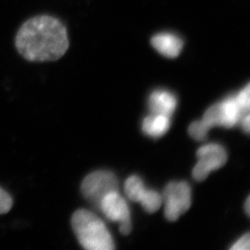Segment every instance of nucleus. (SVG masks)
<instances>
[{"label":"nucleus","instance_id":"10","mask_svg":"<svg viewBox=\"0 0 250 250\" xmlns=\"http://www.w3.org/2000/svg\"><path fill=\"white\" fill-rule=\"evenodd\" d=\"M171 121L169 117L161 114H151L144 118L142 130L150 137L160 138L169 129Z\"/></svg>","mask_w":250,"mask_h":250},{"label":"nucleus","instance_id":"2","mask_svg":"<svg viewBox=\"0 0 250 250\" xmlns=\"http://www.w3.org/2000/svg\"><path fill=\"white\" fill-rule=\"evenodd\" d=\"M71 226L81 246L87 250H112L114 242L105 224L97 215L85 209L76 210Z\"/></svg>","mask_w":250,"mask_h":250},{"label":"nucleus","instance_id":"18","mask_svg":"<svg viewBox=\"0 0 250 250\" xmlns=\"http://www.w3.org/2000/svg\"><path fill=\"white\" fill-rule=\"evenodd\" d=\"M245 209H246V212L247 213V214H248V215H250V197H249V198H247V200H246V205H245Z\"/></svg>","mask_w":250,"mask_h":250},{"label":"nucleus","instance_id":"8","mask_svg":"<svg viewBox=\"0 0 250 250\" xmlns=\"http://www.w3.org/2000/svg\"><path fill=\"white\" fill-rule=\"evenodd\" d=\"M177 106V97L167 90H155L149 97L148 107L151 114H161L171 118Z\"/></svg>","mask_w":250,"mask_h":250},{"label":"nucleus","instance_id":"11","mask_svg":"<svg viewBox=\"0 0 250 250\" xmlns=\"http://www.w3.org/2000/svg\"><path fill=\"white\" fill-rule=\"evenodd\" d=\"M124 190L130 200L139 203L143 196L145 194L146 188L144 186L142 178L136 175H133L128 177L125 181L124 184Z\"/></svg>","mask_w":250,"mask_h":250},{"label":"nucleus","instance_id":"6","mask_svg":"<svg viewBox=\"0 0 250 250\" xmlns=\"http://www.w3.org/2000/svg\"><path fill=\"white\" fill-rule=\"evenodd\" d=\"M98 208L109 220L119 223V229L123 235L130 234L132 229L130 209L126 201L118 192L107 194Z\"/></svg>","mask_w":250,"mask_h":250},{"label":"nucleus","instance_id":"7","mask_svg":"<svg viewBox=\"0 0 250 250\" xmlns=\"http://www.w3.org/2000/svg\"><path fill=\"white\" fill-rule=\"evenodd\" d=\"M208 117L215 126L231 128L243 118L244 113L236 101V96L227 97L224 101L213 104L208 110Z\"/></svg>","mask_w":250,"mask_h":250},{"label":"nucleus","instance_id":"13","mask_svg":"<svg viewBox=\"0 0 250 250\" xmlns=\"http://www.w3.org/2000/svg\"><path fill=\"white\" fill-rule=\"evenodd\" d=\"M210 130L208 125L203 120L195 121L189 125V134L193 139L196 140H204L207 139L208 133Z\"/></svg>","mask_w":250,"mask_h":250},{"label":"nucleus","instance_id":"14","mask_svg":"<svg viewBox=\"0 0 250 250\" xmlns=\"http://www.w3.org/2000/svg\"><path fill=\"white\" fill-rule=\"evenodd\" d=\"M236 99L238 102L239 105L241 106V109H243V111L249 113L250 108V83L246 85L243 89H241L238 92V94H236Z\"/></svg>","mask_w":250,"mask_h":250},{"label":"nucleus","instance_id":"15","mask_svg":"<svg viewBox=\"0 0 250 250\" xmlns=\"http://www.w3.org/2000/svg\"><path fill=\"white\" fill-rule=\"evenodd\" d=\"M12 197L0 188V215L8 212L12 208Z\"/></svg>","mask_w":250,"mask_h":250},{"label":"nucleus","instance_id":"3","mask_svg":"<svg viewBox=\"0 0 250 250\" xmlns=\"http://www.w3.org/2000/svg\"><path fill=\"white\" fill-rule=\"evenodd\" d=\"M81 190L85 198L98 208L107 194L118 191V178L109 171H96L85 177L81 185Z\"/></svg>","mask_w":250,"mask_h":250},{"label":"nucleus","instance_id":"4","mask_svg":"<svg viewBox=\"0 0 250 250\" xmlns=\"http://www.w3.org/2000/svg\"><path fill=\"white\" fill-rule=\"evenodd\" d=\"M165 215L169 221L177 220L191 206V189L186 182H170L164 190Z\"/></svg>","mask_w":250,"mask_h":250},{"label":"nucleus","instance_id":"12","mask_svg":"<svg viewBox=\"0 0 250 250\" xmlns=\"http://www.w3.org/2000/svg\"><path fill=\"white\" fill-rule=\"evenodd\" d=\"M139 203H141L142 207L146 211L154 213L160 209L161 204L163 203V199L162 196L159 194L158 192L146 189L145 194Z\"/></svg>","mask_w":250,"mask_h":250},{"label":"nucleus","instance_id":"9","mask_svg":"<svg viewBox=\"0 0 250 250\" xmlns=\"http://www.w3.org/2000/svg\"><path fill=\"white\" fill-rule=\"evenodd\" d=\"M151 43L161 55L169 59L179 56L183 48L182 39L171 33H160L153 36Z\"/></svg>","mask_w":250,"mask_h":250},{"label":"nucleus","instance_id":"5","mask_svg":"<svg viewBox=\"0 0 250 250\" xmlns=\"http://www.w3.org/2000/svg\"><path fill=\"white\" fill-rule=\"evenodd\" d=\"M197 156L198 161L193 169V177L198 182L204 181L211 171L224 166L228 160L226 150L218 144L201 146L197 151Z\"/></svg>","mask_w":250,"mask_h":250},{"label":"nucleus","instance_id":"16","mask_svg":"<svg viewBox=\"0 0 250 250\" xmlns=\"http://www.w3.org/2000/svg\"><path fill=\"white\" fill-rule=\"evenodd\" d=\"M250 233H246L241 236L238 241L234 243L230 250H250Z\"/></svg>","mask_w":250,"mask_h":250},{"label":"nucleus","instance_id":"1","mask_svg":"<svg viewBox=\"0 0 250 250\" xmlns=\"http://www.w3.org/2000/svg\"><path fill=\"white\" fill-rule=\"evenodd\" d=\"M16 47L28 61H56L68 50L67 32L62 23L55 17H33L18 31Z\"/></svg>","mask_w":250,"mask_h":250},{"label":"nucleus","instance_id":"17","mask_svg":"<svg viewBox=\"0 0 250 250\" xmlns=\"http://www.w3.org/2000/svg\"><path fill=\"white\" fill-rule=\"evenodd\" d=\"M241 125L243 130L246 131L247 134L250 133V113H246V115L243 116V118H241Z\"/></svg>","mask_w":250,"mask_h":250}]
</instances>
